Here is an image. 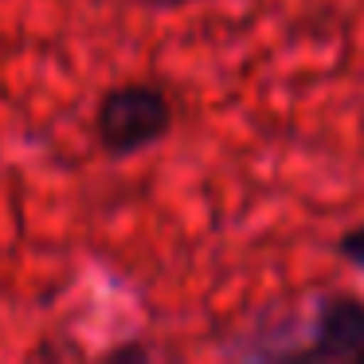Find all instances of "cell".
I'll use <instances>...</instances> for the list:
<instances>
[{"instance_id":"cell-1","label":"cell","mask_w":364,"mask_h":364,"mask_svg":"<svg viewBox=\"0 0 364 364\" xmlns=\"http://www.w3.org/2000/svg\"><path fill=\"white\" fill-rule=\"evenodd\" d=\"M173 134V98L157 82H114L95 102V141L110 161L153 149Z\"/></svg>"},{"instance_id":"cell-2","label":"cell","mask_w":364,"mask_h":364,"mask_svg":"<svg viewBox=\"0 0 364 364\" xmlns=\"http://www.w3.org/2000/svg\"><path fill=\"white\" fill-rule=\"evenodd\" d=\"M290 360H353L364 364V298L329 294L314 317V337L306 348L286 353Z\"/></svg>"},{"instance_id":"cell-3","label":"cell","mask_w":364,"mask_h":364,"mask_svg":"<svg viewBox=\"0 0 364 364\" xmlns=\"http://www.w3.org/2000/svg\"><path fill=\"white\" fill-rule=\"evenodd\" d=\"M337 255H341L345 262H353L356 270H364V223L348 228L345 235L337 239Z\"/></svg>"},{"instance_id":"cell-4","label":"cell","mask_w":364,"mask_h":364,"mask_svg":"<svg viewBox=\"0 0 364 364\" xmlns=\"http://www.w3.org/2000/svg\"><path fill=\"white\" fill-rule=\"evenodd\" d=\"M110 360H145L149 356V348L145 345H137V341H129V345H118V348H110Z\"/></svg>"},{"instance_id":"cell-5","label":"cell","mask_w":364,"mask_h":364,"mask_svg":"<svg viewBox=\"0 0 364 364\" xmlns=\"http://www.w3.org/2000/svg\"><path fill=\"white\" fill-rule=\"evenodd\" d=\"M149 12H176V9H188V4H200V0H134Z\"/></svg>"}]
</instances>
